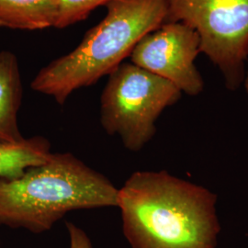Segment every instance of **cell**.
Returning <instances> with one entry per match:
<instances>
[{"label": "cell", "instance_id": "5", "mask_svg": "<svg viewBox=\"0 0 248 248\" xmlns=\"http://www.w3.org/2000/svg\"><path fill=\"white\" fill-rule=\"evenodd\" d=\"M168 21L193 28L227 89L239 88L248 56V0H169Z\"/></svg>", "mask_w": 248, "mask_h": 248}, {"label": "cell", "instance_id": "12", "mask_svg": "<svg viewBox=\"0 0 248 248\" xmlns=\"http://www.w3.org/2000/svg\"><path fill=\"white\" fill-rule=\"evenodd\" d=\"M245 86H246V89H247V92L248 93V76H247V78H246V81H245Z\"/></svg>", "mask_w": 248, "mask_h": 248}, {"label": "cell", "instance_id": "1", "mask_svg": "<svg viewBox=\"0 0 248 248\" xmlns=\"http://www.w3.org/2000/svg\"><path fill=\"white\" fill-rule=\"evenodd\" d=\"M216 195L162 171H137L118 190L124 236L133 248H216Z\"/></svg>", "mask_w": 248, "mask_h": 248}, {"label": "cell", "instance_id": "6", "mask_svg": "<svg viewBox=\"0 0 248 248\" xmlns=\"http://www.w3.org/2000/svg\"><path fill=\"white\" fill-rule=\"evenodd\" d=\"M200 53L201 38L193 28L167 21L141 39L130 57L133 63L169 80L181 92L197 96L203 90L194 63Z\"/></svg>", "mask_w": 248, "mask_h": 248}, {"label": "cell", "instance_id": "11", "mask_svg": "<svg viewBox=\"0 0 248 248\" xmlns=\"http://www.w3.org/2000/svg\"><path fill=\"white\" fill-rule=\"evenodd\" d=\"M66 228L70 240L69 248H94L87 232L78 225L73 222H67Z\"/></svg>", "mask_w": 248, "mask_h": 248}, {"label": "cell", "instance_id": "2", "mask_svg": "<svg viewBox=\"0 0 248 248\" xmlns=\"http://www.w3.org/2000/svg\"><path fill=\"white\" fill-rule=\"evenodd\" d=\"M118 190L71 153L52 154L17 179L0 178V224L42 233L69 212L117 207Z\"/></svg>", "mask_w": 248, "mask_h": 248}, {"label": "cell", "instance_id": "9", "mask_svg": "<svg viewBox=\"0 0 248 248\" xmlns=\"http://www.w3.org/2000/svg\"><path fill=\"white\" fill-rule=\"evenodd\" d=\"M50 142L34 136L17 143L0 144V178L17 179L27 169L44 164L52 155Z\"/></svg>", "mask_w": 248, "mask_h": 248}, {"label": "cell", "instance_id": "7", "mask_svg": "<svg viewBox=\"0 0 248 248\" xmlns=\"http://www.w3.org/2000/svg\"><path fill=\"white\" fill-rule=\"evenodd\" d=\"M22 82L17 56L0 52V144L17 143L25 138L19 131L18 115L22 101Z\"/></svg>", "mask_w": 248, "mask_h": 248}, {"label": "cell", "instance_id": "10", "mask_svg": "<svg viewBox=\"0 0 248 248\" xmlns=\"http://www.w3.org/2000/svg\"><path fill=\"white\" fill-rule=\"evenodd\" d=\"M109 0H58L53 28L64 29L88 18L99 6Z\"/></svg>", "mask_w": 248, "mask_h": 248}, {"label": "cell", "instance_id": "3", "mask_svg": "<svg viewBox=\"0 0 248 248\" xmlns=\"http://www.w3.org/2000/svg\"><path fill=\"white\" fill-rule=\"evenodd\" d=\"M105 7V18L76 49L39 71L32 90L63 105L76 90L109 76L141 39L168 21L169 0H109Z\"/></svg>", "mask_w": 248, "mask_h": 248}, {"label": "cell", "instance_id": "8", "mask_svg": "<svg viewBox=\"0 0 248 248\" xmlns=\"http://www.w3.org/2000/svg\"><path fill=\"white\" fill-rule=\"evenodd\" d=\"M58 0H0V27L37 31L53 28Z\"/></svg>", "mask_w": 248, "mask_h": 248}, {"label": "cell", "instance_id": "4", "mask_svg": "<svg viewBox=\"0 0 248 248\" xmlns=\"http://www.w3.org/2000/svg\"><path fill=\"white\" fill-rule=\"evenodd\" d=\"M177 87L133 62H123L108 76L100 98V124L118 135L128 150L137 152L156 132L155 122L181 97Z\"/></svg>", "mask_w": 248, "mask_h": 248}]
</instances>
